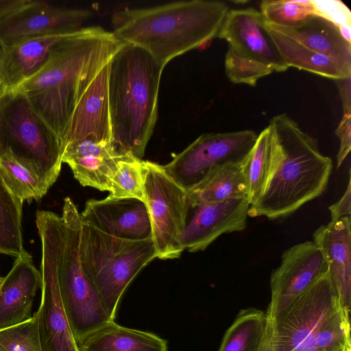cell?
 Listing matches in <instances>:
<instances>
[{
	"label": "cell",
	"instance_id": "cell-28",
	"mask_svg": "<svg viewBox=\"0 0 351 351\" xmlns=\"http://www.w3.org/2000/svg\"><path fill=\"white\" fill-rule=\"evenodd\" d=\"M23 203L0 173V254L16 258L26 251L22 231Z\"/></svg>",
	"mask_w": 351,
	"mask_h": 351
},
{
	"label": "cell",
	"instance_id": "cell-30",
	"mask_svg": "<svg viewBox=\"0 0 351 351\" xmlns=\"http://www.w3.org/2000/svg\"><path fill=\"white\" fill-rule=\"evenodd\" d=\"M142 159L123 155L118 162L109 197L135 198L144 202Z\"/></svg>",
	"mask_w": 351,
	"mask_h": 351
},
{
	"label": "cell",
	"instance_id": "cell-15",
	"mask_svg": "<svg viewBox=\"0 0 351 351\" xmlns=\"http://www.w3.org/2000/svg\"><path fill=\"white\" fill-rule=\"evenodd\" d=\"M38 235L42 286L40 305L36 315L42 351H78L62 304L50 245L45 237Z\"/></svg>",
	"mask_w": 351,
	"mask_h": 351
},
{
	"label": "cell",
	"instance_id": "cell-22",
	"mask_svg": "<svg viewBox=\"0 0 351 351\" xmlns=\"http://www.w3.org/2000/svg\"><path fill=\"white\" fill-rule=\"evenodd\" d=\"M78 351H167L156 335L120 326L110 320L75 341Z\"/></svg>",
	"mask_w": 351,
	"mask_h": 351
},
{
	"label": "cell",
	"instance_id": "cell-33",
	"mask_svg": "<svg viewBox=\"0 0 351 351\" xmlns=\"http://www.w3.org/2000/svg\"><path fill=\"white\" fill-rule=\"evenodd\" d=\"M313 14L322 16L338 27L351 23L349 8L338 0H311Z\"/></svg>",
	"mask_w": 351,
	"mask_h": 351
},
{
	"label": "cell",
	"instance_id": "cell-26",
	"mask_svg": "<svg viewBox=\"0 0 351 351\" xmlns=\"http://www.w3.org/2000/svg\"><path fill=\"white\" fill-rule=\"evenodd\" d=\"M187 192L191 202H221L246 197L243 163H227L216 167Z\"/></svg>",
	"mask_w": 351,
	"mask_h": 351
},
{
	"label": "cell",
	"instance_id": "cell-9",
	"mask_svg": "<svg viewBox=\"0 0 351 351\" xmlns=\"http://www.w3.org/2000/svg\"><path fill=\"white\" fill-rule=\"evenodd\" d=\"M10 93L7 149L37 177L47 192L60 173V141L24 95L14 91Z\"/></svg>",
	"mask_w": 351,
	"mask_h": 351
},
{
	"label": "cell",
	"instance_id": "cell-42",
	"mask_svg": "<svg viewBox=\"0 0 351 351\" xmlns=\"http://www.w3.org/2000/svg\"><path fill=\"white\" fill-rule=\"evenodd\" d=\"M3 278L0 276V285H1V282H2V281H3Z\"/></svg>",
	"mask_w": 351,
	"mask_h": 351
},
{
	"label": "cell",
	"instance_id": "cell-2",
	"mask_svg": "<svg viewBox=\"0 0 351 351\" xmlns=\"http://www.w3.org/2000/svg\"><path fill=\"white\" fill-rule=\"evenodd\" d=\"M229 10L219 1H175L123 8L111 18L113 34L142 48L164 69L172 59L217 36Z\"/></svg>",
	"mask_w": 351,
	"mask_h": 351
},
{
	"label": "cell",
	"instance_id": "cell-13",
	"mask_svg": "<svg viewBox=\"0 0 351 351\" xmlns=\"http://www.w3.org/2000/svg\"><path fill=\"white\" fill-rule=\"evenodd\" d=\"M92 15L88 9L66 8L45 1L29 0L0 21V47L44 36L77 32Z\"/></svg>",
	"mask_w": 351,
	"mask_h": 351
},
{
	"label": "cell",
	"instance_id": "cell-23",
	"mask_svg": "<svg viewBox=\"0 0 351 351\" xmlns=\"http://www.w3.org/2000/svg\"><path fill=\"white\" fill-rule=\"evenodd\" d=\"M269 25L308 49L351 66V43L343 39L338 26L326 19L311 14L302 25L296 27Z\"/></svg>",
	"mask_w": 351,
	"mask_h": 351
},
{
	"label": "cell",
	"instance_id": "cell-27",
	"mask_svg": "<svg viewBox=\"0 0 351 351\" xmlns=\"http://www.w3.org/2000/svg\"><path fill=\"white\" fill-rule=\"evenodd\" d=\"M266 327L265 312L255 308L243 309L226 330L218 351H261Z\"/></svg>",
	"mask_w": 351,
	"mask_h": 351
},
{
	"label": "cell",
	"instance_id": "cell-40",
	"mask_svg": "<svg viewBox=\"0 0 351 351\" xmlns=\"http://www.w3.org/2000/svg\"><path fill=\"white\" fill-rule=\"evenodd\" d=\"M331 351H351V345L338 348L332 350Z\"/></svg>",
	"mask_w": 351,
	"mask_h": 351
},
{
	"label": "cell",
	"instance_id": "cell-35",
	"mask_svg": "<svg viewBox=\"0 0 351 351\" xmlns=\"http://www.w3.org/2000/svg\"><path fill=\"white\" fill-rule=\"evenodd\" d=\"M331 221L338 220L345 217H350L351 213V182L350 175L347 188L342 197L328 208Z\"/></svg>",
	"mask_w": 351,
	"mask_h": 351
},
{
	"label": "cell",
	"instance_id": "cell-25",
	"mask_svg": "<svg viewBox=\"0 0 351 351\" xmlns=\"http://www.w3.org/2000/svg\"><path fill=\"white\" fill-rule=\"evenodd\" d=\"M265 25L289 67H295L335 80L350 78L351 66L326 54L308 49L276 31L265 21Z\"/></svg>",
	"mask_w": 351,
	"mask_h": 351
},
{
	"label": "cell",
	"instance_id": "cell-4",
	"mask_svg": "<svg viewBox=\"0 0 351 351\" xmlns=\"http://www.w3.org/2000/svg\"><path fill=\"white\" fill-rule=\"evenodd\" d=\"M268 125L279 145L280 159L265 191L250 206L247 215L277 219L324 193L332 161L321 153L317 140L287 114L274 116Z\"/></svg>",
	"mask_w": 351,
	"mask_h": 351
},
{
	"label": "cell",
	"instance_id": "cell-39",
	"mask_svg": "<svg viewBox=\"0 0 351 351\" xmlns=\"http://www.w3.org/2000/svg\"><path fill=\"white\" fill-rule=\"evenodd\" d=\"M341 36L348 43H351V25L350 24L344 25L339 27Z\"/></svg>",
	"mask_w": 351,
	"mask_h": 351
},
{
	"label": "cell",
	"instance_id": "cell-6",
	"mask_svg": "<svg viewBox=\"0 0 351 351\" xmlns=\"http://www.w3.org/2000/svg\"><path fill=\"white\" fill-rule=\"evenodd\" d=\"M351 345L350 313L328 272L267 321L261 351H331Z\"/></svg>",
	"mask_w": 351,
	"mask_h": 351
},
{
	"label": "cell",
	"instance_id": "cell-21",
	"mask_svg": "<svg viewBox=\"0 0 351 351\" xmlns=\"http://www.w3.org/2000/svg\"><path fill=\"white\" fill-rule=\"evenodd\" d=\"M75 33L44 36L0 47V80L5 90L16 89L41 66L58 43Z\"/></svg>",
	"mask_w": 351,
	"mask_h": 351
},
{
	"label": "cell",
	"instance_id": "cell-20",
	"mask_svg": "<svg viewBox=\"0 0 351 351\" xmlns=\"http://www.w3.org/2000/svg\"><path fill=\"white\" fill-rule=\"evenodd\" d=\"M313 241L322 250L328 274L343 308L350 312L351 219L345 217L320 226L313 234Z\"/></svg>",
	"mask_w": 351,
	"mask_h": 351
},
{
	"label": "cell",
	"instance_id": "cell-5",
	"mask_svg": "<svg viewBox=\"0 0 351 351\" xmlns=\"http://www.w3.org/2000/svg\"><path fill=\"white\" fill-rule=\"evenodd\" d=\"M36 224L38 234L45 237L50 245L62 304L77 341L112 320L81 263L80 213L67 197L61 216L51 211L38 210Z\"/></svg>",
	"mask_w": 351,
	"mask_h": 351
},
{
	"label": "cell",
	"instance_id": "cell-1",
	"mask_svg": "<svg viewBox=\"0 0 351 351\" xmlns=\"http://www.w3.org/2000/svg\"><path fill=\"white\" fill-rule=\"evenodd\" d=\"M123 44L101 27H83L58 43L13 91L24 95L60 141L78 101Z\"/></svg>",
	"mask_w": 351,
	"mask_h": 351
},
{
	"label": "cell",
	"instance_id": "cell-34",
	"mask_svg": "<svg viewBox=\"0 0 351 351\" xmlns=\"http://www.w3.org/2000/svg\"><path fill=\"white\" fill-rule=\"evenodd\" d=\"M335 134L339 139V148L337 154V167L343 164L351 148V115H343Z\"/></svg>",
	"mask_w": 351,
	"mask_h": 351
},
{
	"label": "cell",
	"instance_id": "cell-19",
	"mask_svg": "<svg viewBox=\"0 0 351 351\" xmlns=\"http://www.w3.org/2000/svg\"><path fill=\"white\" fill-rule=\"evenodd\" d=\"M121 156L112 143L91 138L71 143L62 149V162L69 166L80 184L101 191H110Z\"/></svg>",
	"mask_w": 351,
	"mask_h": 351
},
{
	"label": "cell",
	"instance_id": "cell-11",
	"mask_svg": "<svg viewBox=\"0 0 351 351\" xmlns=\"http://www.w3.org/2000/svg\"><path fill=\"white\" fill-rule=\"evenodd\" d=\"M257 134L252 130L204 133L163 167L186 191L200 183L216 167L243 163Z\"/></svg>",
	"mask_w": 351,
	"mask_h": 351
},
{
	"label": "cell",
	"instance_id": "cell-29",
	"mask_svg": "<svg viewBox=\"0 0 351 351\" xmlns=\"http://www.w3.org/2000/svg\"><path fill=\"white\" fill-rule=\"evenodd\" d=\"M0 173L8 186L23 202L38 201L47 193L37 177L19 163L8 149L0 154Z\"/></svg>",
	"mask_w": 351,
	"mask_h": 351
},
{
	"label": "cell",
	"instance_id": "cell-18",
	"mask_svg": "<svg viewBox=\"0 0 351 351\" xmlns=\"http://www.w3.org/2000/svg\"><path fill=\"white\" fill-rule=\"evenodd\" d=\"M42 286L40 271L25 251L16 257L0 285V330L29 319L36 291Z\"/></svg>",
	"mask_w": 351,
	"mask_h": 351
},
{
	"label": "cell",
	"instance_id": "cell-24",
	"mask_svg": "<svg viewBox=\"0 0 351 351\" xmlns=\"http://www.w3.org/2000/svg\"><path fill=\"white\" fill-rule=\"evenodd\" d=\"M280 159L279 145L269 125L257 135L243 162L250 206L255 204L265 191Z\"/></svg>",
	"mask_w": 351,
	"mask_h": 351
},
{
	"label": "cell",
	"instance_id": "cell-31",
	"mask_svg": "<svg viewBox=\"0 0 351 351\" xmlns=\"http://www.w3.org/2000/svg\"><path fill=\"white\" fill-rule=\"evenodd\" d=\"M259 11L266 23L291 27L302 25L313 14V7L311 0H264L261 3Z\"/></svg>",
	"mask_w": 351,
	"mask_h": 351
},
{
	"label": "cell",
	"instance_id": "cell-10",
	"mask_svg": "<svg viewBox=\"0 0 351 351\" xmlns=\"http://www.w3.org/2000/svg\"><path fill=\"white\" fill-rule=\"evenodd\" d=\"M144 202L152 228L157 258H179L189 208L188 192L176 183L163 166L142 160Z\"/></svg>",
	"mask_w": 351,
	"mask_h": 351
},
{
	"label": "cell",
	"instance_id": "cell-8",
	"mask_svg": "<svg viewBox=\"0 0 351 351\" xmlns=\"http://www.w3.org/2000/svg\"><path fill=\"white\" fill-rule=\"evenodd\" d=\"M217 37L228 43L224 67L233 84L254 86L261 78L289 68L254 8L229 9Z\"/></svg>",
	"mask_w": 351,
	"mask_h": 351
},
{
	"label": "cell",
	"instance_id": "cell-41",
	"mask_svg": "<svg viewBox=\"0 0 351 351\" xmlns=\"http://www.w3.org/2000/svg\"><path fill=\"white\" fill-rule=\"evenodd\" d=\"M5 92L3 86L0 80V96L2 95Z\"/></svg>",
	"mask_w": 351,
	"mask_h": 351
},
{
	"label": "cell",
	"instance_id": "cell-14",
	"mask_svg": "<svg viewBox=\"0 0 351 351\" xmlns=\"http://www.w3.org/2000/svg\"><path fill=\"white\" fill-rule=\"evenodd\" d=\"M250 204L247 197L221 202H191L183 233L184 250H204L223 234L245 228Z\"/></svg>",
	"mask_w": 351,
	"mask_h": 351
},
{
	"label": "cell",
	"instance_id": "cell-38",
	"mask_svg": "<svg viewBox=\"0 0 351 351\" xmlns=\"http://www.w3.org/2000/svg\"><path fill=\"white\" fill-rule=\"evenodd\" d=\"M339 90L343 101V115H351L350 78L343 80Z\"/></svg>",
	"mask_w": 351,
	"mask_h": 351
},
{
	"label": "cell",
	"instance_id": "cell-32",
	"mask_svg": "<svg viewBox=\"0 0 351 351\" xmlns=\"http://www.w3.org/2000/svg\"><path fill=\"white\" fill-rule=\"evenodd\" d=\"M0 351H42L37 316L0 330Z\"/></svg>",
	"mask_w": 351,
	"mask_h": 351
},
{
	"label": "cell",
	"instance_id": "cell-7",
	"mask_svg": "<svg viewBox=\"0 0 351 351\" xmlns=\"http://www.w3.org/2000/svg\"><path fill=\"white\" fill-rule=\"evenodd\" d=\"M80 256L86 275L112 320L127 287L143 268L157 258L152 237L121 239L82 219Z\"/></svg>",
	"mask_w": 351,
	"mask_h": 351
},
{
	"label": "cell",
	"instance_id": "cell-12",
	"mask_svg": "<svg viewBox=\"0 0 351 351\" xmlns=\"http://www.w3.org/2000/svg\"><path fill=\"white\" fill-rule=\"evenodd\" d=\"M328 271L322 250L307 241L290 247L270 277L271 301L265 312L271 321Z\"/></svg>",
	"mask_w": 351,
	"mask_h": 351
},
{
	"label": "cell",
	"instance_id": "cell-36",
	"mask_svg": "<svg viewBox=\"0 0 351 351\" xmlns=\"http://www.w3.org/2000/svg\"><path fill=\"white\" fill-rule=\"evenodd\" d=\"M11 97L10 92H5L0 96V154L7 149L8 132V105Z\"/></svg>",
	"mask_w": 351,
	"mask_h": 351
},
{
	"label": "cell",
	"instance_id": "cell-37",
	"mask_svg": "<svg viewBox=\"0 0 351 351\" xmlns=\"http://www.w3.org/2000/svg\"><path fill=\"white\" fill-rule=\"evenodd\" d=\"M29 0H0V21L14 13Z\"/></svg>",
	"mask_w": 351,
	"mask_h": 351
},
{
	"label": "cell",
	"instance_id": "cell-16",
	"mask_svg": "<svg viewBox=\"0 0 351 351\" xmlns=\"http://www.w3.org/2000/svg\"><path fill=\"white\" fill-rule=\"evenodd\" d=\"M80 217L82 221L111 236L131 240L152 237L147 207L138 199L108 196L89 199Z\"/></svg>",
	"mask_w": 351,
	"mask_h": 351
},
{
	"label": "cell",
	"instance_id": "cell-3",
	"mask_svg": "<svg viewBox=\"0 0 351 351\" xmlns=\"http://www.w3.org/2000/svg\"><path fill=\"white\" fill-rule=\"evenodd\" d=\"M162 70L145 50L127 43L108 62L112 142L118 155L144 156L158 118Z\"/></svg>",
	"mask_w": 351,
	"mask_h": 351
},
{
	"label": "cell",
	"instance_id": "cell-17",
	"mask_svg": "<svg viewBox=\"0 0 351 351\" xmlns=\"http://www.w3.org/2000/svg\"><path fill=\"white\" fill-rule=\"evenodd\" d=\"M108 84V63L78 101L60 141L62 151L66 145L84 138L112 143Z\"/></svg>",
	"mask_w": 351,
	"mask_h": 351
}]
</instances>
